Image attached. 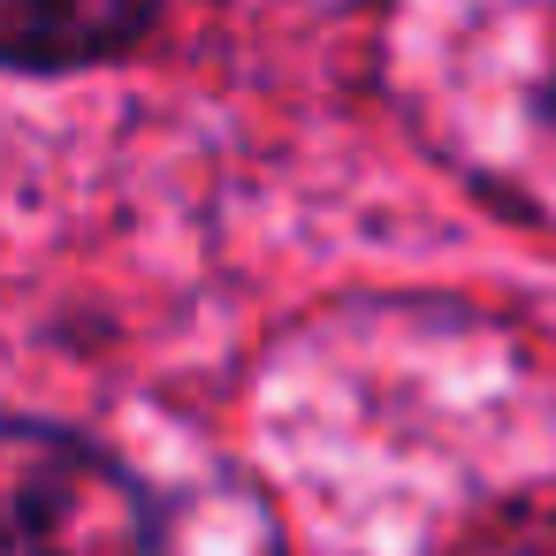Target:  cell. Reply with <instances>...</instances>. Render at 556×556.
<instances>
[{
  "mask_svg": "<svg viewBox=\"0 0 556 556\" xmlns=\"http://www.w3.org/2000/svg\"><path fill=\"white\" fill-rule=\"evenodd\" d=\"M0 556H161L123 465L62 427H0Z\"/></svg>",
  "mask_w": 556,
  "mask_h": 556,
  "instance_id": "1",
  "label": "cell"
},
{
  "mask_svg": "<svg viewBox=\"0 0 556 556\" xmlns=\"http://www.w3.org/2000/svg\"><path fill=\"white\" fill-rule=\"evenodd\" d=\"M153 16L146 9H0V54L9 62H92L130 47Z\"/></svg>",
  "mask_w": 556,
  "mask_h": 556,
  "instance_id": "2",
  "label": "cell"
},
{
  "mask_svg": "<svg viewBox=\"0 0 556 556\" xmlns=\"http://www.w3.org/2000/svg\"><path fill=\"white\" fill-rule=\"evenodd\" d=\"M450 556H556V510H495L480 518Z\"/></svg>",
  "mask_w": 556,
  "mask_h": 556,
  "instance_id": "3",
  "label": "cell"
}]
</instances>
